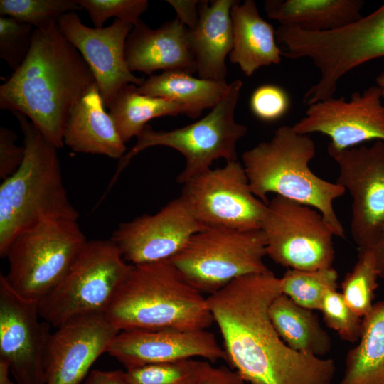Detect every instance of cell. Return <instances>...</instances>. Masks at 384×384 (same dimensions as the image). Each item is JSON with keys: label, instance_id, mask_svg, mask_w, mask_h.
Listing matches in <instances>:
<instances>
[{"label": "cell", "instance_id": "41", "mask_svg": "<svg viewBox=\"0 0 384 384\" xmlns=\"http://www.w3.org/2000/svg\"><path fill=\"white\" fill-rule=\"evenodd\" d=\"M366 250L371 252L379 277L384 280V233L372 247Z\"/></svg>", "mask_w": 384, "mask_h": 384}, {"label": "cell", "instance_id": "38", "mask_svg": "<svg viewBox=\"0 0 384 384\" xmlns=\"http://www.w3.org/2000/svg\"><path fill=\"white\" fill-rule=\"evenodd\" d=\"M195 384H247L235 370L225 366L213 367L205 364Z\"/></svg>", "mask_w": 384, "mask_h": 384}, {"label": "cell", "instance_id": "24", "mask_svg": "<svg viewBox=\"0 0 384 384\" xmlns=\"http://www.w3.org/2000/svg\"><path fill=\"white\" fill-rule=\"evenodd\" d=\"M363 0H266L264 11L280 26L309 32L337 30L359 20Z\"/></svg>", "mask_w": 384, "mask_h": 384}, {"label": "cell", "instance_id": "18", "mask_svg": "<svg viewBox=\"0 0 384 384\" xmlns=\"http://www.w3.org/2000/svg\"><path fill=\"white\" fill-rule=\"evenodd\" d=\"M107 353L126 369L148 364L203 358L226 360L215 335L207 329H130L120 331Z\"/></svg>", "mask_w": 384, "mask_h": 384}, {"label": "cell", "instance_id": "27", "mask_svg": "<svg viewBox=\"0 0 384 384\" xmlns=\"http://www.w3.org/2000/svg\"><path fill=\"white\" fill-rule=\"evenodd\" d=\"M338 384H384V301L363 317L358 343L346 354Z\"/></svg>", "mask_w": 384, "mask_h": 384}, {"label": "cell", "instance_id": "43", "mask_svg": "<svg viewBox=\"0 0 384 384\" xmlns=\"http://www.w3.org/2000/svg\"><path fill=\"white\" fill-rule=\"evenodd\" d=\"M376 85L379 87L381 96L384 100V71L380 73L375 78Z\"/></svg>", "mask_w": 384, "mask_h": 384}, {"label": "cell", "instance_id": "13", "mask_svg": "<svg viewBox=\"0 0 384 384\" xmlns=\"http://www.w3.org/2000/svg\"><path fill=\"white\" fill-rule=\"evenodd\" d=\"M38 303L23 299L0 275V358L18 384H46L51 333Z\"/></svg>", "mask_w": 384, "mask_h": 384}, {"label": "cell", "instance_id": "10", "mask_svg": "<svg viewBox=\"0 0 384 384\" xmlns=\"http://www.w3.org/2000/svg\"><path fill=\"white\" fill-rule=\"evenodd\" d=\"M260 230L274 262L304 271L331 267L334 234L316 209L276 196L267 204Z\"/></svg>", "mask_w": 384, "mask_h": 384}, {"label": "cell", "instance_id": "15", "mask_svg": "<svg viewBox=\"0 0 384 384\" xmlns=\"http://www.w3.org/2000/svg\"><path fill=\"white\" fill-rule=\"evenodd\" d=\"M372 85L350 99L334 97L308 105L305 116L292 127L300 134L319 132L330 137L329 148L343 150L367 141L384 142V104Z\"/></svg>", "mask_w": 384, "mask_h": 384}, {"label": "cell", "instance_id": "20", "mask_svg": "<svg viewBox=\"0 0 384 384\" xmlns=\"http://www.w3.org/2000/svg\"><path fill=\"white\" fill-rule=\"evenodd\" d=\"M124 58L131 72H142L149 76L159 70L189 74L196 72L188 28L176 18L156 29L140 19L127 38Z\"/></svg>", "mask_w": 384, "mask_h": 384}, {"label": "cell", "instance_id": "32", "mask_svg": "<svg viewBox=\"0 0 384 384\" xmlns=\"http://www.w3.org/2000/svg\"><path fill=\"white\" fill-rule=\"evenodd\" d=\"M205 362L189 358L131 368L126 372L131 384H195Z\"/></svg>", "mask_w": 384, "mask_h": 384}, {"label": "cell", "instance_id": "12", "mask_svg": "<svg viewBox=\"0 0 384 384\" xmlns=\"http://www.w3.org/2000/svg\"><path fill=\"white\" fill-rule=\"evenodd\" d=\"M327 150L338 167L336 183L352 198L351 237L359 250H368L384 233V142Z\"/></svg>", "mask_w": 384, "mask_h": 384}, {"label": "cell", "instance_id": "11", "mask_svg": "<svg viewBox=\"0 0 384 384\" xmlns=\"http://www.w3.org/2000/svg\"><path fill=\"white\" fill-rule=\"evenodd\" d=\"M180 196L203 227L259 230L267 209L252 192L244 166L237 160L189 179Z\"/></svg>", "mask_w": 384, "mask_h": 384}, {"label": "cell", "instance_id": "8", "mask_svg": "<svg viewBox=\"0 0 384 384\" xmlns=\"http://www.w3.org/2000/svg\"><path fill=\"white\" fill-rule=\"evenodd\" d=\"M131 265L110 240H87L66 276L38 302L41 318L58 328L105 315Z\"/></svg>", "mask_w": 384, "mask_h": 384}, {"label": "cell", "instance_id": "4", "mask_svg": "<svg viewBox=\"0 0 384 384\" xmlns=\"http://www.w3.org/2000/svg\"><path fill=\"white\" fill-rule=\"evenodd\" d=\"M117 330L207 329L213 323L207 298L169 260L132 265L105 314Z\"/></svg>", "mask_w": 384, "mask_h": 384}, {"label": "cell", "instance_id": "28", "mask_svg": "<svg viewBox=\"0 0 384 384\" xmlns=\"http://www.w3.org/2000/svg\"><path fill=\"white\" fill-rule=\"evenodd\" d=\"M137 86H123L109 108L117 129L124 143L137 137L154 119L166 116L186 115L184 107L164 98L139 93Z\"/></svg>", "mask_w": 384, "mask_h": 384}, {"label": "cell", "instance_id": "31", "mask_svg": "<svg viewBox=\"0 0 384 384\" xmlns=\"http://www.w3.org/2000/svg\"><path fill=\"white\" fill-rule=\"evenodd\" d=\"M82 8L76 0H1L0 14L47 31L58 26L60 18Z\"/></svg>", "mask_w": 384, "mask_h": 384}, {"label": "cell", "instance_id": "39", "mask_svg": "<svg viewBox=\"0 0 384 384\" xmlns=\"http://www.w3.org/2000/svg\"><path fill=\"white\" fill-rule=\"evenodd\" d=\"M176 13V18L188 28H193L199 18L198 0H168Z\"/></svg>", "mask_w": 384, "mask_h": 384}, {"label": "cell", "instance_id": "25", "mask_svg": "<svg viewBox=\"0 0 384 384\" xmlns=\"http://www.w3.org/2000/svg\"><path fill=\"white\" fill-rule=\"evenodd\" d=\"M230 83L195 78L178 71L151 75L137 87L143 95L164 98L182 105L186 116L195 119L202 111L212 109L224 97Z\"/></svg>", "mask_w": 384, "mask_h": 384}, {"label": "cell", "instance_id": "6", "mask_svg": "<svg viewBox=\"0 0 384 384\" xmlns=\"http://www.w3.org/2000/svg\"><path fill=\"white\" fill-rule=\"evenodd\" d=\"M242 82L235 80L229 85L224 97L199 120L169 131H156L146 124L136 137L135 145L120 159L109 188L132 158L152 146H167L180 152L186 164L176 181L184 183L210 169L215 160H237L236 146L244 137L247 127L235 119V110L239 100Z\"/></svg>", "mask_w": 384, "mask_h": 384}, {"label": "cell", "instance_id": "29", "mask_svg": "<svg viewBox=\"0 0 384 384\" xmlns=\"http://www.w3.org/2000/svg\"><path fill=\"white\" fill-rule=\"evenodd\" d=\"M280 280L282 294L304 308L319 310L326 293L336 290L338 273L332 267L312 271L288 269Z\"/></svg>", "mask_w": 384, "mask_h": 384}, {"label": "cell", "instance_id": "36", "mask_svg": "<svg viewBox=\"0 0 384 384\" xmlns=\"http://www.w3.org/2000/svg\"><path fill=\"white\" fill-rule=\"evenodd\" d=\"M290 106L287 92L282 87L266 84L257 87L252 92L250 107L258 119L272 122L282 117Z\"/></svg>", "mask_w": 384, "mask_h": 384}, {"label": "cell", "instance_id": "42", "mask_svg": "<svg viewBox=\"0 0 384 384\" xmlns=\"http://www.w3.org/2000/svg\"><path fill=\"white\" fill-rule=\"evenodd\" d=\"M10 373L8 363L0 358V384H14L9 377Z\"/></svg>", "mask_w": 384, "mask_h": 384}, {"label": "cell", "instance_id": "16", "mask_svg": "<svg viewBox=\"0 0 384 384\" xmlns=\"http://www.w3.org/2000/svg\"><path fill=\"white\" fill-rule=\"evenodd\" d=\"M203 227L180 196L159 212L119 224L110 240L131 265L170 260Z\"/></svg>", "mask_w": 384, "mask_h": 384}, {"label": "cell", "instance_id": "37", "mask_svg": "<svg viewBox=\"0 0 384 384\" xmlns=\"http://www.w3.org/2000/svg\"><path fill=\"white\" fill-rule=\"evenodd\" d=\"M17 138L13 130L0 127V177L3 180L12 175L23 161L25 149L16 145Z\"/></svg>", "mask_w": 384, "mask_h": 384}, {"label": "cell", "instance_id": "33", "mask_svg": "<svg viewBox=\"0 0 384 384\" xmlns=\"http://www.w3.org/2000/svg\"><path fill=\"white\" fill-rule=\"evenodd\" d=\"M33 26L16 18L0 17V58L15 71L26 60L31 46Z\"/></svg>", "mask_w": 384, "mask_h": 384}, {"label": "cell", "instance_id": "7", "mask_svg": "<svg viewBox=\"0 0 384 384\" xmlns=\"http://www.w3.org/2000/svg\"><path fill=\"white\" fill-rule=\"evenodd\" d=\"M87 241L78 220L40 221L11 242L4 277L20 297L38 304L66 276Z\"/></svg>", "mask_w": 384, "mask_h": 384}, {"label": "cell", "instance_id": "3", "mask_svg": "<svg viewBox=\"0 0 384 384\" xmlns=\"http://www.w3.org/2000/svg\"><path fill=\"white\" fill-rule=\"evenodd\" d=\"M23 135L24 159L0 186V256L33 225L50 218L78 220L63 184L55 145L23 114L12 112Z\"/></svg>", "mask_w": 384, "mask_h": 384}, {"label": "cell", "instance_id": "40", "mask_svg": "<svg viewBox=\"0 0 384 384\" xmlns=\"http://www.w3.org/2000/svg\"><path fill=\"white\" fill-rule=\"evenodd\" d=\"M82 384H131L127 372L121 370H93Z\"/></svg>", "mask_w": 384, "mask_h": 384}, {"label": "cell", "instance_id": "17", "mask_svg": "<svg viewBox=\"0 0 384 384\" xmlns=\"http://www.w3.org/2000/svg\"><path fill=\"white\" fill-rule=\"evenodd\" d=\"M134 25L115 18L107 27L85 26L75 11L64 14L58 27L90 67L105 107L110 108L124 85L140 86L145 79L130 71L124 58L127 38Z\"/></svg>", "mask_w": 384, "mask_h": 384}, {"label": "cell", "instance_id": "5", "mask_svg": "<svg viewBox=\"0 0 384 384\" xmlns=\"http://www.w3.org/2000/svg\"><path fill=\"white\" fill-rule=\"evenodd\" d=\"M315 153V143L309 135L297 133L292 126H282L270 140L245 151L242 160L251 191L263 203L267 204V195L274 193L309 206L321 213L334 235L344 238L333 203L346 191L311 170L309 162Z\"/></svg>", "mask_w": 384, "mask_h": 384}, {"label": "cell", "instance_id": "23", "mask_svg": "<svg viewBox=\"0 0 384 384\" xmlns=\"http://www.w3.org/2000/svg\"><path fill=\"white\" fill-rule=\"evenodd\" d=\"M233 45L229 60L238 64L247 77L260 68L279 64L282 50L277 46L276 31L262 18L255 2L240 1L230 10Z\"/></svg>", "mask_w": 384, "mask_h": 384}, {"label": "cell", "instance_id": "35", "mask_svg": "<svg viewBox=\"0 0 384 384\" xmlns=\"http://www.w3.org/2000/svg\"><path fill=\"white\" fill-rule=\"evenodd\" d=\"M88 13L94 28H101L110 17L135 25L149 6L147 0H76Z\"/></svg>", "mask_w": 384, "mask_h": 384}, {"label": "cell", "instance_id": "34", "mask_svg": "<svg viewBox=\"0 0 384 384\" xmlns=\"http://www.w3.org/2000/svg\"><path fill=\"white\" fill-rule=\"evenodd\" d=\"M319 310L326 325L336 331L340 338L350 343L358 341L363 318L356 314L345 302L341 293L328 291L324 297Z\"/></svg>", "mask_w": 384, "mask_h": 384}, {"label": "cell", "instance_id": "2", "mask_svg": "<svg viewBox=\"0 0 384 384\" xmlns=\"http://www.w3.org/2000/svg\"><path fill=\"white\" fill-rule=\"evenodd\" d=\"M95 83L82 55L58 26L34 28L26 60L0 85V108L25 115L60 149L71 111Z\"/></svg>", "mask_w": 384, "mask_h": 384}, {"label": "cell", "instance_id": "22", "mask_svg": "<svg viewBox=\"0 0 384 384\" xmlns=\"http://www.w3.org/2000/svg\"><path fill=\"white\" fill-rule=\"evenodd\" d=\"M105 108L95 83L71 111L63 133L64 145L75 152L120 159L126 154L125 143Z\"/></svg>", "mask_w": 384, "mask_h": 384}, {"label": "cell", "instance_id": "19", "mask_svg": "<svg viewBox=\"0 0 384 384\" xmlns=\"http://www.w3.org/2000/svg\"><path fill=\"white\" fill-rule=\"evenodd\" d=\"M119 332L105 315L70 321L51 334L46 384H81L95 361Z\"/></svg>", "mask_w": 384, "mask_h": 384}, {"label": "cell", "instance_id": "14", "mask_svg": "<svg viewBox=\"0 0 384 384\" xmlns=\"http://www.w3.org/2000/svg\"><path fill=\"white\" fill-rule=\"evenodd\" d=\"M302 44L305 57L320 71L319 85L334 92L349 71L384 56V4L343 28L306 32Z\"/></svg>", "mask_w": 384, "mask_h": 384}, {"label": "cell", "instance_id": "1", "mask_svg": "<svg viewBox=\"0 0 384 384\" xmlns=\"http://www.w3.org/2000/svg\"><path fill=\"white\" fill-rule=\"evenodd\" d=\"M281 294L280 278L269 270L237 278L208 295L225 361L249 384H331L332 359L292 350L274 327L269 307Z\"/></svg>", "mask_w": 384, "mask_h": 384}, {"label": "cell", "instance_id": "26", "mask_svg": "<svg viewBox=\"0 0 384 384\" xmlns=\"http://www.w3.org/2000/svg\"><path fill=\"white\" fill-rule=\"evenodd\" d=\"M311 311L282 293L270 304L269 316L280 338L290 348L321 357L331 351L332 342Z\"/></svg>", "mask_w": 384, "mask_h": 384}, {"label": "cell", "instance_id": "9", "mask_svg": "<svg viewBox=\"0 0 384 384\" xmlns=\"http://www.w3.org/2000/svg\"><path fill=\"white\" fill-rule=\"evenodd\" d=\"M262 231L206 227L169 260L202 294H213L242 276L269 270Z\"/></svg>", "mask_w": 384, "mask_h": 384}, {"label": "cell", "instance_id": "30", "mask_svg": "<svg viewBox=\"0 0 384 384\" xmlns=\"http://www.w3.org/2000/svg\"><path fill=\"white\" fill-rule=\"evenodd\" d=\"M378 277L371 252L359 250L357 262L342 282L341 294L346 304L362 318L373 307Z\"/></svg>", "mask_w": 384, "mask_h": 384}, {"label": "cell", "instance_id": "21", "mask_svg": "<svg viewBox=\"0 0 384 384\" xmlns=\"http://www.w3.org/2000/svg\"><path fill=\"white\" fill-rule=\"evenodd\" d=\"M236 2L199 1L198 21L193 28H188V38L200 78L226 80L225 59L233 45L230 10Z\"/></svg>", "mask_w": 384, "mask_h": 384}]
</instances>
